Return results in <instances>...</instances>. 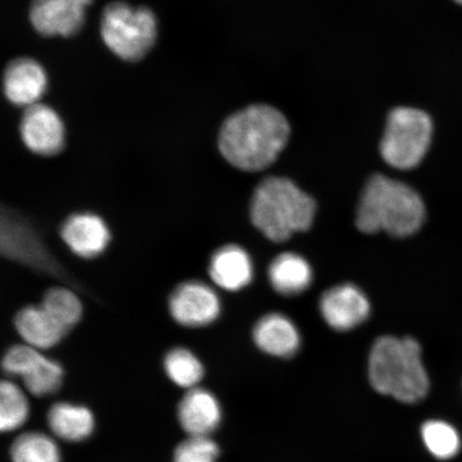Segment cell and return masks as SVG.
Returning a JSON list of instances; mask_svg holds the SVG:
<instances>
[{"label": "cell", "instance_id": "30bf717a", "mask_svg": "<svg viewBox=\"0 0 462 462\" xmlns=\"http://www.w3.org/2000/svg\"><path fill=\"white\" fill-rule=\"evenodd\" d=\"M92 0H33L31 22L42 36L71 37L85 22V9Z\"/></svg>", "mask_w": 462, "mask_h": 462}, {"label": "cell", "instance_id": "52a82bcc", "mask_svg": "<svg viewBox=\"0 0 462 462\" xmlns=\"http://www.w3.org/2000/svg\"><path fill=\"white\" fill-rule=\"evenodd\" d=\"M3 369L11 377H21L27 390L39 397L53 394L60 388L63 377L60 364L27 344L14 346L7 351Z\"/></svg>", "mask_w": 462, "mask_h": 462}, {"label": "cell", "instance_id": "2e32d148", "mask_svg": "<svg viewBox=\"0 0 462 462\" xmlns=\"http://www.w3.org/2000/svg\"><path fill=\"white\" fill-rule=\"evenodd\" d=\"M253 337L260 350L277 357H291L301 346L298 328L282 314L263 316L254 328Z\"/></svg>", "mask_w": 462, "mask_h": 462}, {"label": "cell", "instance_id": "8fae6325", "mask_svg": "<svg viewBox=\"0 0 462 462\" xmlns=\"http://www.w3.org/2000/svg\"><path fill=\"white\" fill-rule=\"evenodd\" d=\"M320 313L328 327L339 332L359 327L371 314V304L361 291L352 284L328 289L319 302Z\"/></svg>", "mask_w": 462, "mask_h": 462}, {"label": "cell", "instance_id": "cb8c5ba5", "mask_svg": "<svg viewBox=\"0 0 462 462\" xmlns=\"http://www.w3.org/2000/svg\"><path fill=\"white\" fill-rule=\"evenodd\" d=\"M43 308L68 331L78 325L83 316V305L77 294L65 287L50 289L44 294Z\"/></svg>", "mask_w": 462, "mask_h": 462}, {"label": "cell", "instance_id": "d6986e66", "mask_svg": "<svg viewBox=\"0 0 462 462\" xmlns=\"http://www.w3.org/2000/svg\"><path fill=\"white\" fill-rule=\"evenodd\" d=\"M271 285L284 296H296L313 282V270L308 260L296 253H282L275 257L269 268Z\"/></svg>", "mask_w": 462, "mask_h": 462}, {"label": "cell", "instance_id": "5b68a950", "mask_svg": "<svg viewBox=\"0 0 462 462\" xmlns=\"http://www.w3.org/2000/svg\"><path fill=\"white\" fill-rule=\"evenodd\" d=\"M432 121L412 107H397L390 113L380 143L381 157L394 169L408 171L420 164L429 152Z\"/></svg>", "mask_w": 462, "mask_h": 462}, {"label": "cell", "instance_id": "9a60e30c", "mask_svg": "<svg viewBox=\"0 0 462 462\" xmlns=\"http://www.w3.org/2000/svg\"><path fill=\"white\" fill-rule=\"evenodd\" d=\"M46 88V75L36 60L19 58L4 74V91L10 102L21 106L37 104Z\"/></svg>", "mask_w": 462, "mask_h": 462}, {"label": "cell", "instance_id": "9c48e42d", "mask_svg": "<svg viewBox=\"0 0 462 462\" xmlns=\"http://www.w3.org/2000/svg\"><path fill=\"white\" fill-rule=\"evenodd\" d=\"M21 136L32 152L51 157L65 146V126L60 116L43 104L28 106L21 121Z\"/></svg>", "mask_w": 462, "mask_h": 462}, {"label": "cell", "instance_id": "4316f807", "mask_svg": "<svg viewBox=\"0 0 462 462\" xmlns=\"http://www.w3.org/2000/svg\"><path fill=\"white\" fill-rule=\"evenodd\" d=\"M455 2L462 5V0H455Z\"/></svg>", "mask_w": 462, "mask_h": 462}, {"label": "cell", "instance_id": "484cf974", "mask_svg": "<svg viewBox=\"0 0 462 462\" xmlns=\"http://www.w3.org/2000/svg\"><path fill=\"white\" fill-rule=\"evenodd\" d=\"M218 455L217 444L209 436L189 437L179 444L173 462H217Z\"/></svg>", "mask_w": 462, "mask_h": 462}, {"label": "cell", "instance_id": "ffe728a7", "mask_svg": "<svg viewBox=\"0 0 462 462\" xmlns=\"http://www.w3.org/2000/svg\"><path fill=\"white\" fill-rule=\"evenodd\" d=\"M51 431L62 440L79 442L88 438L95 429V419L89 409L75 404H54L48 414Z\"/></svg>", "mask_w": 462, "mask_h": 462}, {"label": "cell", "instance_id": "7a4b0ae2", "mask_svg": "<svg viewBox=\"0 0 462 462\" xmlns=\"http://www.w3.org/2000/svg\"><path fill=\"white\" fill-rule=\"evenodd\" d=\"M423 199L411 187L383 175H374L364 187L356 225L364 234L381 231L398 238L412 236L425 222Z\"/></svg>", "mask_w": 462, "mask_h": 462}, {"label": "cell", "instance_id": "6da1fadb", "mask_svg": "<svg viewBox=\"0 0 462 462\" xmlns=\"http://www.w3.org/2000/svg\"><path fill=\"white\" fill-rule=\"evenodd\" d=\"M291 126L279 109L258 104L231 115L218 134V149L236 169L259 171L284 150Z\"/></svg>", "mask_w": 462, "mask_h": 462}, {"label": "cell", "instance_id": "e0dca14e", "mask_svg": "<svg viewBox=\"0 0 462 462\" xmlns=\"http://www.w3.org/2000/svg\"><path fill=\"white\" fill-rule=\"evenodd\" d=\"M253 263L244 248L229 245L218 248L209 263L213 282L228 291H238L253 279Z\"/></svg>", "mask_w": 462, "mask_h": 462}, {"label": "cell", "instance_id": "d4e9b609", "mask_svg": "<svg viewBox=\"0 0 462 462\" xmlns=\"http://www.w3.org/2000/svg\"><path fill=\"white\" fill-rule=\"evenodd\" d=\"M29 406L24 393L11 381L0 386V430L14 431L26 423Z\"/></svg>", "mask_w": 462, "mask_h": 462}, {"label": "cell", "instance_id": "4fadbf2b", "mask_svg": "<svg viewBox=\"0 0 462 462\" xmlns=\"http://www.w3.org/2000/svg\"><path fill=\"white\" fill-rule=\"evenodd\" d=\"M2 248L5 255L32 267L53 271L54 263L36 234L13 216L3 215Z\"/></svg>", "mask_w": 462, "mask_h": 462}, {"label": "cell", "instance_id": "ba28073f", "mask_svg": "<svg viewBox=\"0 0 462 462\" xmlns=\"http://www.w3.org/2000/svg\"><path fill=\"white\" fill-rule=\"evenodd\" d=\"M171 314L179 325L199 328L211 325L221 313V302L210 286L199 281L179 285L170 299Z\"/></svg>", "mask_w": 462, "mask_h": 462}, {"label": "cell", "instance_id": "ac0fdd59", "mask_svg": "<svg viewBox=\"0 0 462 462\" xmlns=\"http://www.w3.org/2000/svg\"><path fill=\"white\" fill-rule=\"evenodd\" d=\"M14 323L23 340L39 350L50 349L60 344L69 332L42 305L21 310Z\"/></svg>", "mask_w": 462, "mask_h": 462}, {"label": "cell", "instance_id": "3957f363", "mask_svg": "<svg viewBox=\"0 0 462 462\" xmlns=\"http://www.w3.org/2000/svg\"><path fill=\"white\" fill-rule=\"evenodd\" d=\"M368 375L375 391L401 402L417 403L429 394V374L421 361L420 346L412 337L375 340L369 355Z\"/></svg>", "mask_w": 462, "mask_h": 462}, {"label": "cell", "instance_id": "277c9868", "mask_svg": "<svg viewBox=\"0 0 462 462\" xmlns=\"http://www.w3.org/2000/svg\"><path fill=\"white\" fill-rule=\"evenodd\" d=\"M315 215V200L287 178H265L254 190L252 222L271 241L284 242L310 229Z\"/></svg>", "mask_w": 462, "mask_h": 462}, {"label": "cell", "instance_id": "44dd1931", "mask_svg": "<svg viewBox=\"0 0 462 462\" xmlns=\"http://www.w3.org/2000/svg\"><path fill=\"white\" fill-rule=\"evenodd\" d=\"M13 462H61L56 442L42 432H26L11 448Z\"/></svg>", "mask_w": 462, "mask_h": 462}, {"label": "cell", "instance_id": "603a6c76", "mask_svg": "<svg viewBox=\"0 0 462 462\" xmlns=\"http://www.w3.org/2000/svg\"><path fill=\"white\" fill-rule=\"evenodd\" d=\"M164 367L172 383L186 389L195 388L205 373L198 357L184 348L171 350L165 357Z\"/></svg>", "mask_w": 462, "mask_h": 462}, {"label": "cell", "instance_id": "5bb4252c", "mask_svg": "<svg viewBox=\"0 0 462 462\" xmlns=\"http://www.w3.org/2000/svg\"><path fill=\"white\" fill-rule=\"evenodd\" d=\"M179 421L189 437L209 436L222 420V409L209 391L189 389L178 408Z\"/></svg>", "mask_w": 462, "mask_h": 462}, {"label": "cell", "instance_id": "7c38bea8", "mask_svg": "<svg viewBox=\"0 0 462 462\" xmlns=\"http://www.w3.org/2000/svg\"><path fill=\"white\" fill-rule=\"evenodd\" d=\"M61 238L69 248L82 258L100 256L111 241L106 222L94 213L69 217L61 227Z\"/></svg>", "mask_w": 462, "mask_h": 462}, {"label": "cell", "instance_id": "7402d4cb", "mask_svg": "<svg viewBox=\"0 0 462 462\" xmlns=\"http://www.w3.org/2000/svg\"><path fill=\"white\" fill-rule=\"evenodd\" d=\"M421 439L430 453L440 460L455 457L461 448L460 436L455 427L444 420H427L421 426Z\"/></svg>", "mask_w": 462, "mask_h": 462}, {"label": "cell", "instance_id": "8992f818", "mask_svg": "<svg viewBox=\"0 0 462 462\" xmlns=\"http://www.w3.org/2000/svg\"><path fill=\"white\" fill-rule=\"evenodd\" d=\"M104 43L125 60L137 61L148 53L157 38V19L152 10L125 3L109 4L101 22Z\"/></svg>", "mask_w": 462, "mask_h": 462}]
</instances>
